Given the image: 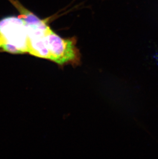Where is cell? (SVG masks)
<instances>
[{"label":"cell","instance_id":"cell-1","mask_svg":"<svg viewBox=\"0 0 158 159\" xmlns=\"http://www.w3.org/2000/svg\"><path fill=\"white\" fill-rule=\"evenodd\" d=\"M19 11V16L25 23L28 37V53L36 57L48 59L49 52L45 43V33L48 25L46 20L38 18L17 1L9 0Z\"/></svg>","mask_w":158,"mask_h":159},{"label":"cell","instance_id":"cell-3","mask_svg":"<svg viewBox=\"0 0 158 159\" xmlns=\"http://www.w3.org/2000/svg\"><path fill=\"white\" fill-rule=\"evenodd\" d=\"M45 43L49 52L48 60L60 66L80 63L81 55L76 47L75 37L64 39L55 33L48 26L45 33Z\"/></svg>","mask_w":158,"mask_h":159},{"label":"cell","instance_id":"cell-4","mask_svg":"<svg viewBox=\"0 0 158 159\" xmlns=\"http://www.w3.org/2000/svg\"><path fill=\"white\" fill-rule=\"evenodd\" d=\"M0 47H1V43H0Z\"/></svg>","mask_w":158,"mask_h":159},{"label":"cell","instance_id":"cell-2","mask_svg":"<svg viewBox=\"0 0 158 159\" xmlns=\"http://www.w3.org/2000/svg\"><path fill=\"white\" fill-rule=\"evenodd\" d=\"M0 43L2 48L7 52H28L27 30L22 18L11 16L0 20Z\"/></svg>","mask_w":158,"mask_h":159}]
</instances>
